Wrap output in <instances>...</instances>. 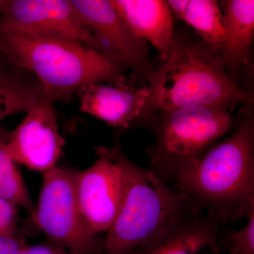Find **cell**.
<instances>
[{
    "instance_id": "cell-3",
    "label": "cell",
    "mask_w": 254,
    "mask_h": 254,
    "mask_svg": "<svg viewBox=\"0 0 254 254\" xmlns=\"http://www.w3.org/2000/svg\"><path fill=\"white\" fill-rule=\"evenodd\" d=\"M0 50L10 63L34 73L41 93L53 103L93 83L125 77L116 59L77 42L23 36L0 25Z\"/></svg>"
},
{
    "instance_id": "cell-8",
    "label": "cell",
    "mask_w": 254,
    "mask_h": 254,
    "mask_svg": "<svg viewBox=\"0 0 254 254\" xmlns=\"http://www.w3.org/2000/svg\"><path fill=\"white\" fill-rule=\"evenodd\" d=\"M0 25L23 36L77 42L103 53L71 0H11L1 13Z\"/></svg>"
},
{
    "instance_id": "cell-12",
    "label": "cell",
    "mask_w": 254,
    "mask_h": 254,
    "mask_svg": "<svg viewBox=\"0 0 254 254\" xmlns=\"http://www.w3.org/2000/svg\"><path fill=\"white\" fill-rule=\"evenodd\" d=\"M222 224L215 214L195 212L133 254H200L216 247Z\"/></svg>"
},
{
    "instance_id": "cell-5",
    "label": "cell",
    "mask_w": 254,
    "mask_h": 254,
    "mask_svg": "<svg viewBox=\"0 0 254 254\" xmlns=\"http://www.w3.org/2000/svg\"><path fill=\"white\" fill-rule=\"evenodd\" d=\"M230 111L192 105L155 114L148 127L155 143L148 150L150 165L168 181L204 154L230 131Z\"/></svg>"
},
{
    "instance_id": "cell-23",
    "label": "cell",
    "mask_w": 254,
    "mask_h": 254,
    "mask_svg": "<svg viewBox=\"0 0 254 254\" xmlns=\"http://www.w3.org/2000/svg\"><path fill=\"white\" fill-rule=\"evenodd\" d=\"M8 2H9V1H6V0H0V14L4 11Z\"/></svg>"
},
{
    "instance_id": "cell-20",
    "label": "cell",
    "mask_w": 254,
    "mask_h": 254,
    "mask_svg": "<svg viewBox=\"0 0 254 254\" xmlns=\"http://www.w3.org/2000/svg\"><path fill=\"white\" fill-rule=\"evenodd\" d=\"M26 245L24 237L19 232L0 235V254H18Z\"/></svg>"
},
{
    "instance_id": "cell-13",
    "label": "cell",
    "mask_w": 254,
    "mask_h": 254,
    "mask_svg": "<svg viewBox=\"0 0 254 254\" xmlns=\"http://www.w3.org/2000/svg\"><path fill=\"white\" fill-rule=\"evenodd\" d=\"M131 31L168 59L174 35L173 15L163 0H111Z\"/></svg>"
},
{
    "instance_id": "cell-17",
    "label": "cell",
    "mask_w": 254,
    "mask_h": 254,
    "mask_svg": "<svg viewBox=\"0 0 254 254\" xmlns=\"http://www.w3.org/2000/svg\"><path fill=\"white\" fill-rule=\"evenodd\" d=\"M40 85L31 84L13 76L0 78V122L21 113H26L41 94Z\"/></svg>"
},
{
    "instance_id": "cell-16",
    "label": "cell",
    "mask_w": 254,
    "mask_h": 254,
    "mask_svg": "<svg viewBox=\"0 0 254 254\" xmlns=\"http://www.w3.org/2000/svg\"><path fill=\"white\" fill-rule=\"evenodd\" d=\"M7 138L8 136L0 141V197L25 209L31 217L35 205L18 164L6 150Z\"/></svg>"
},
{
    "instance_id": "cell-11",
    "label": "cell",
    "mask_w": 254,
    "mask_h": 254,
    "mask_svg": "<svg viewBox=\"0 0 254 254\" xmlns=\"http://www.w3.org/2000/svg\"><path fill=\"white\" fill-rule=\"evenodd\" d=\"M78 94L80 111L114 128H147L151 119L148 111V88H136L126 77L93 83Z\"/></svg>"
},
{
    "instance_id": "cell-1",
    "label": "cell",
    "mask_w": 254,
    "mask_h": 254,
    "mask_svg": "<svg viewBox=\"0 0 254 254\" xmlns=\"http://www.w3.org/2000/svg\"><path fill=\"white\" fill-rule=\"evenodd\" d=\"M200 210L223 223L247 217L254 209V119L245 117L236 131L218 141L171 180Z\"/></svg>"
},
{
    "instance_id": "cell-14",
    "label": "cell",
    "mask_w": 254,
    "mask_h": 254,
    "mask_svg": "<svg viewBox=\"0 0 254 254\" xmlns=\"http://www.w3.org/2000/svg\"><path fill=\"white\" fill-rule=\"evenodd\" d=\"M225 41L220 57L225 69L237 72L248 62L254 36V0L222 1Z\"/></svg>"
},
{
    "instance_id": "cell-19",
    "label": "cell",
    "mask_w": 254,
    "mask_h": 254,
    "mask_svg": "<svg viewBox=\"0 0 254 254\" xmlns=\"http://www.w3.org/2000/svg\"><path fill=\"white\" fill-rule=\"evenodd\" d=\"M18 207L0 197V235L18 232Z\"/></svg>"
},
{
    "instance_id": "cell-21",
    "label": "cell",
    "mask_w": 254,
    "mask_h": 254,
    "mask_svg": "<svg viewBox=\"0 0 254 254\" xmlns=\"http://www.w3.org/2000/svg\"><path fill=\"white\" fill-rule=\"evenodd\" d=\"M18 254H73L67 250L49 243L38 244L34 245H26Z\"/></svg>"
},
{
    "instance_id": "cell-4",
    "label": "cell",
    "mask_w": 254,
    "mask_h": 254,
    "mask_svg": "<svg viewBox=\"0 0 254 254\" xmlns=\"http://www.w3.org/2000/svg\"><path fill=\"white\" fill-rule=\"evenodd\" d=\"M147 81L150 117L192 105L230 111L238 105L254 103V93L234 81L220 57L175 33L168 59L161 67L150 73Z\"/></svg>"
},
{
    "instance_id": "cell-24",
    "label": "cell",
    "mask_w": 254,
    "mask_h": 254,
    "mask_svg": "<svg viewBox=\"0 0 254 254\" xmlns=\"http://www.w3.org/2000/svg\"><path fill=\"white\" fill-rule=\"evenodd\" d=\"M3 75H4V73L3 72L2 69H1V66H0V78H1Z\"/></svg>"
},
{
    "instance_id": "cell-9",
    "label": "cell",
    "mask_w": 254,
    "mask_h": 254,
    "mask_svg": "<svg viewBox=\"0 0 254 254\" xmlns=\"http://www.w3.org/2000/svg\"><path fill=\"white\" fill-rule=\"evenodd\" d=\"M83 24L100 43L103 53L131 68L147 81L154 71L148 43L136 36L119 14L111 0H71Z\"/></svg>"
},
{
    "instance_id": "cell-18",
    "label": "cell",
    "mask_w": 254,
    "mask_h": 254,
    "mask_svg": "<svg viewBox=\"0 0 254 254\" xmlns=\"http://www.w3.org/2000/svg\"><path fill=\"white\" fill-rule=\"evenodd\" d=\"M247 225L240 230H231L225 237L228 254H254V209L247 215Z\"/></svg>"
},
{
    "instance_id": "cell-22",
    "label": "cell",
    "mask_w": 254,
    "mask_h": 254,
    "mask_svg": "<svg viewBox=\"0 0 254 254\" xmlns=\"http://www.w3.org/2000/svg\"><path fill=\"white\" fill-rule=\"evenodd\" d=\"M9 135V132L6 131L4 128H0V141L6 138Z\"/></svg>"
},
{
    "instance_id": "cell-7",
    "label": "cell",
    "mask_w": 254,
    "mask_h": 254,
    "mask_svg": "<svg viewBox=\"0 0 254 254\" xmlns=\"http://www.w3.org/2000/svg\"><path fill=\"white\" fill-rule=\"evenodd\" d=\"M120 147L118 143L95 147V163L76 172L75 185L82 218L95 235L110 230L121 206L124 185L118 161Z\"/></svg>"
},
{
    "instance_id": "cell-6",
    "label": "cell",
    "mask_w": 254,
    "mask_h": 254,
    "mask_svg": "<svg viewBox=\"0 0 254 254\" xmlns=\"http://www.w3.org/2000/svg\"><path fill=\"white\" fill-rule=\"evenodd\" d=\"M76 172L55 167L43 173L31 217L50 242L73 254H102L103 243L87 229L76 196Z\"/></svg>"
},
{
    "instance_id": "cell-15",
    "label": "cell",
    "mask_w": 254,
    "mask_h": 254,
    "mask_svg": "<svg viewBox=\"0 0 254 254\" xmlns=\"http://www.w3.org/2000/svg\"><path fill=\"white\" fill-rule=\"evenodd\" d=\"M174 16L202 37L214 52L220 53L225 41L221 7L215 0H168Z\"/></svg>"
},
{
    "instance_id": "cell-2",
    "label": "cell",
    "mask_w": 254,
    "mask_h": 254,
    "mask_svg": "<svg viewBox=\"0 0 254 254\" xmlns=\"http://www.w3.org/2000/svg\"><path fill=\"white\" fill-rule=\"evenodd\" d=\"M118 161L123 175V200L103 241L102 254H133L177 222L201 211L186 193L173 190L155 170L133 163L121 147Z\"/></svg>"
},
{
    "instance_id": "cell-10",
    "label": "cell",
    "mask_w": 254,
    "mask_h": 254,
    "mask_svg": "<svg viewBox=\"0 0 254 254\" xmlns=\"http://www.w3.org/2000/svg\"><path fill=\"white\" fill-rule=\"evenodd\" d=\"M64 145L54 103L41 93L6 142L8 153L18 165L43 173L57 167Z\"/></svg>"
}]
</instances>
